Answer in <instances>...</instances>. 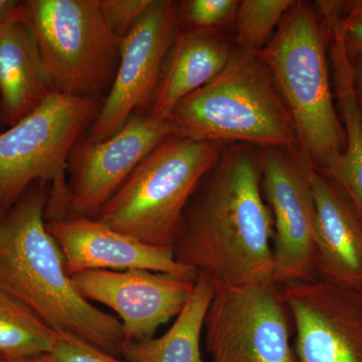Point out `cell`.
I'll return each instance as SVG.
<instances>
[{"label":"cell","mask_w":362,"mask_h":362,"mask_svg":"<svg viewBox=\"0 0 362 362\" xmlns=\"http://www.w3.org/2000/svg\"><path fill=\"white\" fill-rule=\"evenodd\" d=\"M209 175L185 209L173 257L216 287L274 284V218L256 159L235 147Z\"/></svg>","instance_id":"obj_1"},{"label":"cell","mask_w":362,"mask_h":362,"mask_svg":"<svg viewBox=\"0 0 362 362\" xmlns=\"http://www.w3.org/2000/svg\"><path fill=\"white\" fill-rule=\"evenodd\" d=\"M49 190L47 183H35L0 220V293L56 332L120 357L122 324L78 292L47 230Z\"/></svg>","instance_id":"obj_2"},{"label":"cell","mask_w":362,"mask_h":362,"mask_svg":"<svg viewBox=\"0 0 362 362\" xmlns=\"http://www.w3.org/2000/svg\"><path fill=\"white\" fill-rule=\"evenodd\" d=\"M328 42L327 25L318 8L296 1L256 54L280 90L300 149L319 171L327 168L345 146L331 90Z\"/></svg>","instance_id":"obj_3"},{"label":"cell","mask_w":362,"mask_h":362,"mask_svg":"<svg viewBox=\"0 0 362 362\" xmlns=\"http://www.w3.org/2000/svg\"><path fill=\"white\" fill-rule=\"evenodd\" d=\"M175 135L197 141L299 146L289 111L256 54L238 49L223 70L169 116Z\"/></svg>","instance_id":"obj_4"},{"label":"cell","mask_w":362,"mask_h":362,"mask_svg":"<svg viewBox=\"0 0 362 362\" xmlns=\"http://www.w3.org/2000/svg\"><path fill=\"white\" fill-rule=\"evenodd\" d=\"M221 147L170 136L143 159L98 220L149 246L173 250L188 202L220 160Z\"/></svg>","instance_id":"obj_5"},{"label":"cell","mask_w":362,"mask_h":362,"mask_svg":"<svg viewBox=\"0 0 362 362\" xmlns=\"http://www.w3.org/2000/svg\"><path fill=\"white\" fill-rule=\"evenodd\" d=\"M99 97L52 92L0 133V211L6 214L37 182L49 185L45 220L69 216L68 169L81 135L99 113Z\"/></svg>","instance_id":"obj_6"},{"label":"cell","mask_w":362,"mask_h":362,"mask_svg":"<svg viewBox=\"0 0 362 362\" xmlns=\"http://www.w3.org/2000/svg\"><path fill=\"white\" fill-rule=\"evenodd\" d=\"M21 11L54 92L99 97L111 87L121 40L101 0H26Z\"/></svg>","instance_id":"obj_7"},{"label":"cell","mask_w":362,"mask_h":362,"mask_svg":"<svg viewBox=\"0 0 362 362\" xmlns=\"http://www.w3.org/2000/svg\"><path fill=\"white\" fill-rule=\"evenodd\" d=\"M314 166L299 146L264 148L262 192L274 218V284L278 288L317 277Z\"/></svg>","instance_id":"obj_8"},{"label":"cell","mask_w":362,"mask_h":362,"mask_svg":"<svg viewBox=\"0 0 362 362\" xmlns=\"http://www.w3.org/2000/svg\"><path fill=\"white\" fill-rule=\"evenodd\" d=\"M292 327L277 286L216 287L204 345L213 362H297Z\"/></svg>","instance_id":"obj_9"},{"label":"cell","mask_w":362,"mask_h":362,"mask_svg":"<svg viewBox=\"0 0 362 362\" xmlns=\"http://www.w3.org/2000/svg\"><path fill=\"white\" fill-rule=\"evenodd\" d=\"M180 23L178 2L153 0L121 39L115 77L88 138L108 139L138 111L153 103Z\"/></svg>","instance_id":"obj_10"},{"label":"cell","mask_w":362,"mask_h":362,"mask_svg":"<svg viewBox=\"0 0 362 362\" xmlns=\"http://www.w3.org/2000/svg\"><path fill=\"white\" fill-rule=\"evenodd\" d=\"M173 135L169 119L136 114L108 139L80 140L69 161V216L97 218L143 159Z\"/></svg>","instance_id":"obj_11"},{"label":"cell","mask_w":362,"mask_h":362,"mask_svg":"<svg viewBox=\"0 0 362 362\" xmlns=\"http://www.w3.org/2000/svg\"><path fill=\"white\" fill-rule=\"evenodd\" d=\"M297 362H362V290L321 280L279 288Z\"/></svg>","instance_id":"obj_12"},{"label":"cell","mask_w":362,"mask_h":362,"mask_svg":"<svg viewBox=\"0 0 362 362\" xmlns=\"http://www.w3.org/2000/svg\"><path fill=\"white\" fill-rule=\"evenodd\" d=\"M71 278L83 297L115 312L126 343L153 337L180 313L195 283L146 270H88Z\"/></svg>","instance_id":"obj_13"},{"label":"cell","mask_w":362,"mask_h":362,"mask_svg":"<svg viewBox=\"0 0 362 362\" xmlns=\"http://www.w3.org/2000/svg\"><path fill=\"white\" fill-rule=\"evenodd\" d=\"M69 275L88 270H146L197 281L199 273L178 263L173 250L149 246L113 230L98 218L66 216L47 221Z\"/></svg>","instance_id":"obj_14"},{"label":"cell","mask_w":362,"mask_h":362,"mask_svg":"<svg viewBox=\"0 0 362 362\" xmlns=\"http://www.w3.org/2000/svg\"><path fill=\"white\" fill-rule=\"evenodd\" d=\"M317 277L362 290V218L337 183L313 168Z\"/></svg>","instance_id":"obj_15"},{"label":"cell","mask_w":362,"mask_h":362,"mask_svg":"<svg viewBox=\"0 0 362 362\" xmlns=\"http://www.w3.org/2000/svg\"><path fill=\"white\" fill-rule=\"evenodd\" d=\"M320 13L327 25L333 87L345 128L344 149L321 173L341 188L362 218V113L354 94L351 63L337 7L333 2H323Z\"/></svg>","instance_id":"obj_16"},{"label":"cell","mask_w":362,"mask_h":362,"mask_svg":"<svg viewBox=\"0 0 362 362\" xmlns=\"http://www.w3.org/2000/svg\"><path fill=\"white\" fill-rule=\"evenodd\" d=\"M164 66L150 115L168 119L176 105L218 76L233 52L214 30H190L176 35Z\"/></svg>","instance_id":"obj_17"},{"label":"cell","mask_w":362,"mask_h":362,"mask_svg":"<svg viewBox=\"0 0 362 362\" xmlns=\"http://www.w3.org/2000/svg\"><path fill=\"white\" fill-rule=\"evenodd\" d=\"M52 92L21 7L0 25V97L6 122H18Z\"/></svg>","instance_id":"obj_18"},{"label":"cell","mask_w":362,"mask_h":362,"mask_svg":"<svg viewBox=\"0 0 362 362\" xmlns=\"http://www.w3.org/2000/svg\"><path fill=\"white\" fill-rule=\"evenodd\" d=\"M216 284L199 273L194 291L173 326L163 335L124 345L121 357L133 362H202V333Z\"/></svg>","instance_id":"obj_19"},{"label":"cell","mask_w":362,"mask_h":362,"mask_svg":"<svg viewBox=\"0 0 362 362\" xmlns=\"http://www.w3.org/2000/svg\"><path fill=\"white\" fill-rule=\"evenodd\" d=\"M59 333L14 301L0 304V356L28 358L49 354Z\"/></svg>","instance_id":"obj_20"},{"label":"cell","mask_w":362,"mask_h":362,"mask_svg":"<svg viewBox=\"0 0 362 362\" xmlns=\"http://www.w3.org/2000/svg\"><path fill=\"white\" fill-rule=\"evenodd\" d=\"M295 0H244L235 13V42L239 51L257 54L272 39Z\"/></svg>","instance_id":"obj_21"},{"label":"cell","mask_w":362,"mask_h":362,"mask_svg":"<svg viewBox=\"0 0 362 362\" xmlns=\"http://www.w3.org/2000/svg\"><path fill=\"white\" fill-rule=\"evenodd\" d=\"M238 0H188L178 2L180 21L192 30H216L235 20Z\"/></svg>","instance_id":"obj_22"},{"label":"cell","mask_w":362,"mask_h":362,"mask_svg":"<svg viewBox=\"0 0 362 362\" xmlns=\"http://www.w3.org/2000/svg\"><path fill=\"white\" fill-rule=\"evenodd\" d=\"M49 356L54 362H133L112 356L77 337L61 333Z\"/></svg>","instance_id":"obj_23"},{"label":"cell","mask_w":362,"mask_h":362,"mask_svg":"<svg viewBox=\"0 0 362 362\" xmlns=\"http://www.w3.org/2000/svg\"><path fill=\"white\" fill-rule=\"evenodd\" d=\"M153 0H101L102 7L117 37L123 39L146 13Z\"/></svg>","instance_id":"obj_24"},{"label":"cell","mask_w":362,"mask_h":362,"mask_svg":"<svg viewBox=\"0 0 362 362\" xmlns=\"http://www.w3.org/2000/svg\"><path fill=\"white\" fill-rule=\"evenodd\" d=\"M337 6L347 56L362 57V0L337 1Z\"/></svg>","instance_id":"obj_25"},{"label":"cell","mask_w":362,"mask_h":362,"mask_svg":"<svg viewBox=\"0 0 362 362\" xmlns=\"http://www.w3.org/2000/svg\"><path fill=\"white\" fill-rule=\"evenodd\" d=\"M354 78V89L356 102L362 113V57L350 59Z\"/></svg>","instance_id":"obj_26"},{"label":"cell","mask_w":362,"mask_h":362,"mask_svg":"<svg viewBox=\"0 0 362 362\" xmlns=\"http://www.w3.org/2000/svg\"><path fill=\"white\" fill-rule=\"evenodd\" d=\"M21 1L0 0V25L13 18L20 9Z\"/></svg>","instance_id":"obj_27"},{"label":"cell","mask_w":362,"mask_h":362,"mask_svg":"<svg viewBox=\"0 0 362 362\" xmlns=\"http://www.w3.org/2000/svg\"><path fill=\"white\" fill-rule=\"evenodd\" d=\"M0 362H54V361H52L49 354H44V356L21 359H6L0 356Z\"/></svg>","instance_id":"obj_28"},{"label":"cell","mask_w":362,"mask_h":362,"mask_svg":"<svg viewBox=\"0 0 362 362\" xmlns=\"http://www.w3.org/2000/svg\"><path fill=\"white\" fill-rule=\"evenodd\" d=\"M13 301V300L9 299L8 297H6V295L0 293V304L6 303V302Z\"/></svg>","instance_id":"obj_29"},{"label":"cell","mask_w":362,"mask_h":362,"mask_svg":"<svg viewBox=\"0 0 362 362\" xmlns=\"http://www.w3.org/2000/svg\"><path fill=\"white\" fill-rule=\"evenodd\" d=\"M4 213L2 211H0V220H1L2 216H4Z\"/></svg>","instance_id":"obj_30"}]
</instances>
